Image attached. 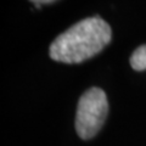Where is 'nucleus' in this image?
I'll list each match as a JSON object with an SVG mask.
<instances>
[{
    "instance_id": "nucleus-1",
    "label": "nucleus",
    "mask_w": 146,
    "mask_h": 146,
    "mask_svg": "<svg viewBox=\"0 0 146 146\" xmlns=\"http://www.w3.org/2000/svg\"><path fill=\"white\" fill-rule=\"evenodd\" d=\"M112 39L111 27L100 16L84 18L61 33L50 45L54 61L80 63L99 54Z\"/></svg>"
},
{
    "instance_id": "nucleus-2",
    "label": "nucleus",
    "mask_w": 146,
    "mask_h": 146,
    "mask_svg": "<svg viewBox=\"0 0 146 146\" xmlns=\"http://www.w3.org/2000/svg\"><path fill=\"white\" fill-rule=\"evenodd\" d=\"M108 112V102L105 91L90 88L82 95L76 115V130L80 139L94 138L101 129Z\"/></svg>"
},
{
    "instance_id": "nucleus-3",
    "label": "nucleus",
    "mask_w": 146,
    "mask_h": 146,
    "mask_svg": "<svg viewBox=\"0 0 146 146\" xmlns=\"http://www.w3.org/2000/svg\"><path fill=\"white\" fill-rule=\"evenodd\" d=\"M130 66L135 71L146 70V45H141L131 54Z\"/></svg>"
},
{
    "instance_id": "nucleus-4",
    "label": "nucleus",
    "mask_w": 146,
    "mask_h": 146,
    "mask_svg": "<svg viewBox=\"0 0 146 146\" xmlns=\"http://www.w3.org/2000/svg\"><path fill=\"white\" fill-rule=\"evenodd\" d=\"M54 1H33V4L35 6H40V5H43V4H52Z\"/></svg>"
}]
</instances>
